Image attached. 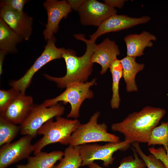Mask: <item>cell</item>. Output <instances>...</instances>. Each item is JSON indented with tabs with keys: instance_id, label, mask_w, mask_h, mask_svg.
<instances>
[{
	"instance_id": "1",
	"label": "cell",
	"mask_w": 168,
	"mask_h": 168,
	"mask_svg": "<svg viewBox=\"0 0 168 168\" xmlns=\"http://www.w3.org/2000/svg\"><path fill=\"white\" fill-rule=\"evenodd\" d=\"M166 113L163 109L146 106L129 114L121 122L114 123L111 129L122 133L124 140L132 143H147L152 132Z\"/></svg>"
},
{
	"instance_id": "2",
	"label": "cell",
	"mask_w": 168,
	"mask_h": 168,
	"mask_svg": "<svg viewBox=\"0 0 168 168\" xmlns=\"http://www.w3.org/2000/svg\"><path fill=\"white\" fill-rule=\"evenodd\" d=\"M74 36L76 39L86 44V49L84 54L81 56H77L74 51L64 49L62 57L66 65L65 75L61 77H56L47 74H43L46 78L55 82L57 86L61 88H66L73 83L87 82L93 70V64L91 63V59L96 44L95 42L86 39L83 34H76Z\"/></svg>"
},
{
	"instance_id": "3",
	"label": "cell",
	"mask_w": 168,
	"mask_h": 168,
	"mask_svg": "<svg viewBox=\"0 0 168 168\" xmlns=\"http://www.w3.org/2000/svg\"><path fill=\"white\" fill-rule=\"evenodd\" d=\"M56 119L54 121L53 119L49 120L38 130L37 134L43 136L33 144L34 155L50 144L58 142L69 144L72 133L81 124L77 119H69L61 116H57Z\"/></svg>"
},
{
	"instance_id": "4",
	"label": "cell",
	"mask_w": 168,
	"mask_h": 168,
	"mask_svg": "<svg viewBox=\"0 0 168 168\" xmlns=\"http://www.w3.org/2000/svg\"><path fill=\"white\" fill-rule=\"evenodd\" d=\"M100 114L99 112H96L88 122L80 124L72 133L69 145L76 146L97 142L120 141L119 137L107 132V126L105 123H98Z\"/></svg>"
},
{
	"instance_id": "5",
	"label": "cell",
	"mask_w": 168,
	"mask_h": 168,
	"mask_svg": "<svg viewBox=\"0 0 168 168\" xmlns=\"http://www.w3.org/2000/svg\"><path fill=\"white\" fill-rule=\"evenodd\" d=\"M96 78L90 82H76L68 86L65 90L55 98L48 99L43 103L47 107H51L62 102L63 104L69 103L71 109L68 118L77 119L79 117V110L83 102L86 99H90L94 96L90 87L96 83Z\"/></svg>"
},
{
	"instance_id": "6",
	"label": "cell",
	"mask_w": 168,
	"mask_h": 168,
	"mask_svg": "<svg viewBox=\"0 0 168 168\" xmlns=\"http://www.w3.org/2000/svg\"><path fill=\"white\" fill-rule=\"evenodd\" d=\"M130 142L124 140L109 142L104 145L86 144L79 146L82 159L81 166H89L96 160L102 161L103 165L107 167L114 160V153L117 151H125L130 146Z\"/></svg>"
},
{
	"instance_id": "7",
	"label": "cell",
	"mask_w": 168,
	"mask_h": 168,
	"mask_svg": "<svg viewBox=\"0 0 168 168\" xmlns=\"http://www.w3.org/2000/svg\"><path fill=\"white\" fill-rule=\"evenodd\" d=\"M65 108L58 104L46 107L44 103L33 105L27 117L20 124V133L23 135L36 137L38 130L45 123L54 117L62 115Z\"/></svg>"
},
{
	"instance_id": "8",
	"label": "cell",
	"mask_w": 168,
	"mask_h": 168,
	"mask_svg": "<svg viewBox=\"0 0 168 168\" xmlns=\"http://www.w3.org/2000/svg\"><path fill=\"white\" fill-rule=\"evenodd\" d=\"M55 41L54 36L47 41L41 55L24 75L19 79L10 83L12 87L25 93L31 82L33 76L37 72L49 62L56 59L62 58V55L64 48H57L55 44Z\"/></svg>"
},
{
	"instance_id": "9",
	"label": "cell",
	"mask_w": 168,
	"mask_h": 168,
	"mask_svg": "<svg viewBox=\"0 0 168 168\" xmlns=\"http://www.w3.org/2000/svg\"><path fill=\"white\" fill-rule=\"evenodd\" d=\"M33 138L25 135L17 140L5 144L0 149V168L8 166L22 159L28 158L33 152Z\"/></svg>"
},
{
	"instance_id": "10",
	"label": "cell",
	"mask_w": 168,
	"mask_h": 168,
	"mask_svg": "<svg viewBox=\"0 0 168 168\" xmlns=\"http://www.w3.org/2000/svg\"><path fill=\"white\" fill-rule=\"evenodd\" d=\"M78 12L82 24L98 27L109 17L117 13L115 8L96 0H85Z\"/></svg>"
},
{
	"instance_id": "11",
	"label": "cell",
	"mask_w": 168,
	"mask_h": 168,
	"mask_svg": "<svg viewBox=\"0 0 168 168\" xmlns=\"http://www.w3.org/2000/svg\"><path fill=\"white\" fill-rule=\"evenodd\" d=\"M151 20L148 16L139 18L132 17L126 15H112L104 21L96 31L89 36L90 40L95 42L100 35L108 33L128 29L135 26L146 23Z\"/></svg>"
},
{
	"instance_id": "12",
	"label": "cell",
	"mask_w": 168,
	"mask_h": 168,
	"mask_svg": "<svg viewBox=\"0 0 168 168\" xmlns=\"http://www.w3.org/2000/svg\"><path fill=\"white\" fill-rule=\"evenodd\" d=\"M43 6L47 14V22L43 34L47 41L54 36L59 29V24L63 18H66L72 10L67 1L47 0Z\"/></svg>"
},
{
	"instance_id": "13",
	"label": "cell",
	"mask_w": 168,
	"mask_h": 168,
	"mask_svg": "<svg viewBox=\"0 0 168 168\" xmlns=\"http://www.w3.org/2000/svg\"><path fill=\"white\" fill-rule=\"evenodd\" d=\"M0 18L22 40H28L32 33L33 18L24 12L19 13L0 4Z\"/></svg>"
},
{
	"instance_id": "14",
	"label": "cell",
	"mask_w": 168,
	"mask_h": 168,
	"mask_svg": "<svg viewBox=\"0 0 168 168\" xmlns=\"http://www.w3.org/2000/svg\"><path fill=\"white\" fill-rule=\"evenodd\" d=\"M34 105L32 97L21 92L3 111L0 112V116L15 124H20Z\"/></svg>"
},
{
	"instance_id": "15",
	"label": "cell",
	"mask_w": 168,
	"mask_h": 168,
	"mask_svg": "<svg viewBox=\"0 0 168 168\" xmlns=\"http://www.w3.org/2000/svg\"><path fill=\"white\" fill-rule=\"evenodd\" d=\"M120 54L119 49L115 41L106 38L100 44H96L91 61L93 64L96 63L101 66L100 74L102 75L107 72Z\"/></svg>"
},
{
	"instance_id": "16",
	"label": "cell",
	"mask_w": 168,
	"mask_h": 168,
	"mask_svg": "<svg viewBox=\"0 0 168 168\" xmlns=\"http://www.w3.org/2000/svg\"><path fill=\"white\" fill-rule=\"evenodd\" d=\"M156 40L155 35L146 31L139 34L127 35L124 38L127 47V56L135 58L142 56L144 54L145 49L152 47V41Z\"/></svg>"
},
{
	"instance_id": "17",
	"label": "cell",
	"mask_w": 168,
	"mask_h": 168,
	"mask_svg": "<svg viewBox=\"0 0 168 168\" xmlns=\"http://www.w3.org/2000/svg\"><path fill=\"white\" fill-rule=\"evenodd\" d=\"M64 152L53 151L47 153L40 151L28 158L27 163L18 165L16 168H52L56 162L63 156Z\"/></svg>"
},
{
	"instance_id": "18",
	"label": "cell",
	"mask_w": 168,
	"mask_h": 168,
	"mask_svg": "<svg viewBox=\"0 0 168 168\" xmlns=\"http://www.w3.org/2000/svg\"><path fill=\"white\" fill-rule=\"evenodd\" d=\"M135 57L126 56L121 60L123 70V77L126 84L127 92L136 91L138 88L135 83V77L137 73L142 70L144 64L136 61Z\"/></svg>"
},
{
	"instance_id": "19",
	"label": "cell",
	"mask_w": 168,
	"mask_h": 168,
	"mask_svg": "<svg viewBox=\"0 0 168 168\" xmlns=\"http://www.w3.org/2000/svg\"><path fill=\"white\" fill-rule=\"evenodd\" d=\"M22 40L0 18V50L7 53H16V46Z\"/></svg>"
},
{
	"instance_id": "20",
	"label": "cell",
	"mask_w": 168,
	"mask_h": 168,
	"mask_svg": "<svg viewBox=\"0 0 168 168\" xmlns=\"http://www.w3.org/2000/svg\"><path fill=\"white\" fill-rule=\"evenodd\" d=\"M109 68L112 78V96L110 106L113 109H117L119 107L120 101L119 93V83L123 75V67L120 60L117 58L111 63Z\"/></svg>"
},
{
	"instance_id": "21",
	"label": "cell",
	"mask_w": 168,
	"mask_h": 168,
	"mask_svg": "<svg viewBox=\"0 0 168 168\" xmlns=\"http://www.w3.org/2000/svg\"><path fill=\"white\" fill-rule=\"evenodd\" d=\"M63 156L59 163L52 168H79L81 166L82 161L79 146L69 145L65 149Z\"/></svg>"
},
{
	"instance_id": "22",
	"label": "cell",
	"mask_w": 168,
	"mask_h": 168,
	"mask_svg": "<svg viewBox=\"0 0 168 168\" xmlns=\"http://www.w3.org/2000/svg\"><path fill=\"white\" fill-rule=\"evenodd\" d=\"M147 144L148 146L163 145L168 156V122H162L153 128Z\"/></svg>"
},
{
	"instance_id": "23",
	"label": "cell",
	"mask_w": 168,
	"mask_h": 168,
	"mask_svg": "<svg viewBox=\"0 0 168 168\" xmlns=\"http://www.w3.org/2000/svg\"><path fill=\"white\" fill-rule=\"evenodd\" d=\"M20 126L0 116V146L10 142L20 132Z\"/></svg>"
},
{
	"instance_id": "24",
	"label": "cell",
	"mask_w": 168,
	"mask_h": 168,
	"mask_svg": "<svg viewBox=\"0 0 168 168\" xmlns=\"http://www.w3.org/2000/svg\"><path fill=\"white\" fill-rule=\"evenodd\" d=\"M134 158L129 156L124 158L121 161L120 166L117 168H145L146 165L142 159L139 158L134 148L131 147ZM90 168H104L95 163L88 166Z\"/></svg>"
},
{
	"instance_id": "25",
	"label": "cell",
	"mask_w": 168,
	"mask_h": 168,
	"mask_svg": "<svg viewBox=\"0 0 168 168\" xmlns=\"http://www.w3.org/2000/svg\"><path fill=\"white\" fill-rule=\"evenodd\" d=\"M131 144L144 161L147 168H166L162 161L154 155L151 154L147 155L144 153L139 143L134 142Z\"/></svg>"
},
{
	"instance_id": "26",
	"label": "cell",
	"mask_w": 168,
	"mask_h": 168,
	"mask_svg": "<svg viewBox=\"0 0 168 168\" xmlns=\"http://www.w3.org/2000/svg\"><path fill=\"white\" fill-rule=\"evenodd\" d=\"M21 92L12 87L8 90H0V112L3 111L7 105Z\"/></svg>"
},
{
	"instance_id": "27",
	"label": "cell",
	"mask_w": 168,
	"mask_h": 168,
	"mask_svg": "<svg viewBox=\"0 0 168 168\" xmlns=\"http://www.w3.org/2000/svg\"><path fill=\"white\" fill-rule=\"evenodd\" d=\"M28 1L26 0H2L0 4L7 6L16 12L22 14L23 12L24 6Z\"/></svg>"
},
{
	"instance_id": "28",
	"label": "cell",
	"mask_w": 168,
	"mask_h": 168,
	"mask_svg": "<svg viewBox=\"0 0 168 168\" xmlns=\"http://www.w3.org/2000/svg\"><path fill=\"white\" fill-rule=\"evenodd\" d=\"M151 154L160 159L164 164L166 168H168V156L164 148L160 147L155 148L153 146L149 148Z\"/></svg>"
},
{
	"instance_id": "29",
	"label": "cell",
	"mask_w": 168,
	"mask_h": 168,
	"mask_svg": "<svg viewBox=\"0 0 168 168\" xmlns=\"http://www.w3.org/2000/svg\"><path fill=\"white\" fill-rule=\"evenodd\" d=\"M105 3L113 8H121L124 6L125 0H104Z\"/></svg>"
},
{
	"instance_id": "30",
	"label": "cell",
	"mask_w": 168,
	"mask_h": 168,
	"mask_svg": "<svg viewBox=\"0 0 168 168\" xmlns=\"http://www.w3.org/2000/svg\"><path fill=\"white\" fill-rule=\"evenodd\" d=\"M85 0H68L67 2L72 9L78 11L82 6Z\"/></svg>"
},
{
	"instance_id": "31",
	"label": "cell",
	"mask_w": 168,
	"mask_h": 168,
	"mask_svg": "<svg viewBox=\"0 0 168 168\" xmlns=\"http://www.w3.org/2000/svg\"><path fill=\"white\" fill-rule=\"evenodd\" d=\"M7 53L4 51L0 50V74H2V66L4 57Z\"/></svg>"
},
{
	"instance_id": "32",
	"label": "cell",
	"mask_w": 168,
	"mask_h": 168,
	"mask_svg": "<svg viewBox=\"0 0 168 168\" xmlns=\"http://www.w3.org/2000/svg\"></svg>"
}]
</instances>
